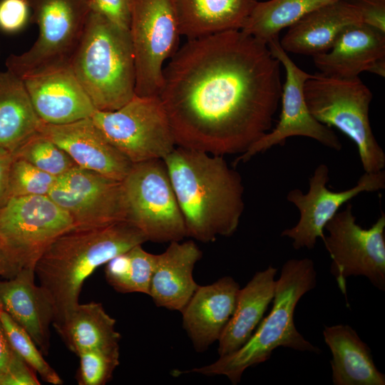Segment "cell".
Wrapping results in <instances>:
<instances>
[{
    "label": "cell",
    "instance_id": "cell-1",
    "mask_svg": "<svg viewBox=\"0 0 385 385\" xmlns=\"http://www.w3.org/2000/svg\"><path fill=\"white\" fill-rule=\"evenodd\" d=\"M281 66L267 44L240 30L188 39L164 67L158 95L176 145L245 153L272 130Z\"/></svg>",
    "mask_w": 385,
    "mask_h": 385
},
{
    "label": "cell",
    "instance_id": "cell-2",
    "mask_svg": "<svg viewBox=\"0 0 385 385\" xmlns=\"http://www.w3.org/2000/svg\"><path fill=\"white\" fill-rule=\"evenodd\" d=\"M163 161L187 237L210 242L237 230L245 208L240 174L222 155L176 146Z\"/></svg>",
    "mask_w": 385,
    "mask_h": 385
},
{
    "label": "cell",
    "instance_id": "cell-3",
    "mask_svg": "<svg viewBox=\"0 0 385 385\" xmlns=\"http://www.w3.org/2000/svg\"><path fill=\"white\" fill-rule=\"evenodd\" d=\"M147 240L128 221L89 229L73 228L56 238L34 267L54 309L53 326L79 303L86 279L115 256Z\"/></svg>",
    "mask_w": 385,
    "mask_h": 385
},
{
    "label": "cell",
    "instance_id": "cell-4",
    "mask_svg": "<svg viewBox=\"0 0 385 385\" xmlns=\"http://www.w3.org/2000/svg\"><path fill=\"white\" fill-rule=\"evenodd\" d=\"M316 284L317 272L312 260H287L276 281L271 310L263 317L249 340L237 351L220 356L210 364L176 372L178 375L190 372L206 376L222 375L232 384H237L247 369L270 359L272 351L279 346L320 354V349L297 331L294 322L298 302Z\"/></svg>",
    "mask_w": 385,
    "mask_h": 385
},
{
    "label": "cell",
    "instance_id": "cell-5",
    "mask_svg": "<svg viewBox=\"0 0 385 385\" xmlns=\"http://www.w3.org/2000/svg\"><path fill=\"white\" fill-rule=\"evenodd\" d=\"M97 111H114L135 95V65L129 30L91 11L70 63Z\"/></svg>",
    "mask_w": 385,
    "mask_h": 385
},
{
    "label": "cell",
    "instance_id": "cell-6",
    "mask_svg": "<svg viewBox=\"0 0 385 385\" xmlns=\"http://www.w3.org/2000/svg\"><path fill=\"white\" fill-rule=\"evenodd\" d=\"M304 91L313 117L329 128H337L356 144L365 173L384 170L385 153L373 133L369 115L373 94L359 76L312 74Z\"/></svg>",
    "mask_w": 385,
    "mask_h": 385
},
{
    "label": "cell",
    "instance_id": "cell-7",
    "mask_svg": "<svg viewBox=\"0 0 385 385\" xmlns=\"http://www.w3.org/2000/svg\"><path fill=\"white\" fill-rule=\"evenodd\" d=\"M38 34L34 44L11 54L6 69L23 79L70 66L91 11V0H27Z\"/></svg>",
    "mask_w": 385,
    "mask_h": 385
},
{
    "label": "cell",
    "instance_id": "cell-8",
    "mask_svg": "<svg viewBox=\"0 0 385 385\" xmlns=\"http://www.w3.org/2000/svg\"><path fill=\"white\" fill-rule=\"evenodd\" d=\"M126 221L147 241L171 242L187 237L184 218L163 159L133 163L122 180Z\"/></svg>",
    "mask_w": 385,
    "mask_h": 385
},
{
    "label": "cell",
    "instance_id": "cell-9",
    "mask_svg": "<svg viewBox=\"0 0 385 385\" xmlns=\"http://www.w3.org/2000/svg\"><path fill=\"white\" fill-rule=\"evenodd\" d=\"M106 138L133 164L164 159L177 146L158 96L134 97L114 111L91 117Z\"/></svg>",
    "mask_w": 385,
    "mask_h": 385
},
{
    "label": "cell",
    "instance_id": "cell-10",
    "mask_svg": "<svg viewBox=\"0 0 385 385\" xmlns=\"http://www.w3.org/2000/svg\"><path fill=\"white\" fill-rule=\"evenodd\" d=\"M328 232L322 241L332 259L330 272L346 296V279L366 277L385 291V214L368 229L356 223L352 205L347 203L325 225Z\"/></svg>",
    "mask_w": 385,
    "mask_h": 385
},
{
    "label": "cell",
    "instance_id": "cell-11",
    "mask_svg": "<svg viewBox=\"0 0 385 385\" xmlns=\"http://www.w3.org/2000/svg\"><path fill=\"white\" fill-rule=\"evenodd\" d=\"M74 228L72 219L48 195L11 197L0 210V240L19 268H34L47 247Z\"/></svg>",
    "mask_w": 385,
    "mask_h": 385
},
{
    "label": "cell",
    "instance_id": "cell-12",
    "mask_svg": "<svg viewBox=\"0 0 385 385\" xmlns=\"http://www.w3.org/2000/svg\"><path fill=\"white\" fill-rule=\"evenodd\" d=\"M129 33L135 65V95L158 96L165 61L178 48L173 0H130Z\"/></svg>",
    "mask_w": 385,
    "mask_h": 385
},
{
    "label": "cell",
    "instance_id": "cell-13",
    "mask_svg": "<svg viewBox=\"0 0 385 385\" xmlns=\"http://www.w3.org/2000/svg\"><path fill=\"white\" fill-rule=\"evenodd\" d=\"M267 46L272 54L284 67L286 77L282 85V110L275 127L240 155L233 165L245 163L254 155L264 153L272 147L284 145L287 138L294 136L309 138L334 150L342 148L339 138L331 128L316 120L307 107L304 86L312 74L301 69L281 46L279 38L271 40Z\"/></svg>",
    "mask_w": 385,
    "mask_h": 385
},
{
    "label": "cell",
    "instance_id": "cell-14",
    "mask_svg": "<svg viewBox=\"0 0 385 385\" xmlns=\"http://www.w3.org/2000/svg\"><path fill=\"white\" fill-rule=\"evenodd\" d=\"M48 195L67 212L74 228H98L126 220L122 181L78 166L58 177Z\"/></svg>",
    "mask_w": 385,
    "mask_h": 385
},
{
    "label": "cell",
    "instance_id": "cell-15",
    "mask_svg": "<svg viewBox=\"0 0 385 385\" xmlns=\"http://www.w3.org/2000/svg\"><path fill=\"white\" fill-rule=\"evenodd\" d=\"M329 171L326 164L319 165L309 179V190L306 193L295 188L287 195V200L299 210L300 217L297 224L284 230L281 236L292 239L295 250L314 248L317 239L322 240L324 237L325 225L344 203L361 192H375L385 188V171L382 170L364 172L354 187L332 191L327 186Z\"/></svg>",
    "mask_w": 385,
    "mask_h": 385
},
{
    "label": "cell",
    "instance_id": "cell-16",
    "mask_svg": "<svg viewBox=\"0 0 385 385\" xmlns=\"http://www.w3.org/2000/svg\"><path fill=\"white\" fill-rule=\"evenodd\" d=\"M38 132L58 145L83 169L122 181L133 165L109 143L91 118L61 125L41 123Z\"/></svg>",
    "mask_w": 385,
    "mask_h": 385
},
{
    "label": "cell",
    "instance_id": "cell-17",
    "mask_svg": "<svg viewBox=\"0 0 385 385\" xmlns=\"http://www.w3.org/2000/svg\"><path fill=\"white\" fill-rule=\"evenodd\" d=\"M42 123L61 125L91 118L96 111L70 66L22 79Z\"/></svg>",
    "mask_w": 385,
    "mask_h": 385
},
{
    "label": "cell",
    "instance_id": "cell-18",
    "mask_svg": "<svg viewBox=\"0 0 385 385\" xmlns=\"http://www.w3.org/2000/svg\"><path fill=\"white\" fill-rule=\"evenodd\" d=\"M327 76L351 78L362 72L385 76V32L364 22L347 26L326 53L312 56Z\"/></svg>",
    "mask_w": 385,
    "mask_h": 385
},
{
    "label": "cell",
    "instance_id": "cell-19",
    "mask_svg": "<svg viewBox=\"0 0 385 385\" xmlns=\"http://www.w3.org/2000/svg\"><path fill=\"white\" fill-rule=\"evenodd\" d=\"M240 289L230 276L198 285L181 311L183 328L197 351H204L218 342L235 311Z\"/></svg>",
    "mask_w": 385,
    "mask_h": 385
},
{
    "label": "cell",
    "instance_id": "cell-20",
    "mask_svg": "<svg viewBox=\"0 0 385 385\" xmlns=\"http://www.w3.org/2000/svg\"><path fill=\"white\" fill-rule=\"evenodd\" d=\"M363 22L354 0H332L288 27L279 43L287 53L314 56L327 52L349 25Z\"/></svg>",
    "mask_w": 385,
    "mask_h": 385
},
{
    "label": "cell",
    "instance_id": "cell-21",
    "mask_svg": "<svg viewBox=\"0 0 385 385\" xmlns=\"http://www.w3.org/2000/svg\"><path fill=\"white\" fill-rule=\"evenodd\" d=\"M0 309L29 334L43 355H48L54 309L44 289L35 283L34 268L21 269L13 277L0 280Z\"/></svg>",
    "mask_w": 385,
    "mask_h": 385
},
{
    "label": "cell",
    "instance_id": "cell-22",
    "mask_svg": "<svg viewBox=\"0 0 385 385\" xmlns=\"http://www.w3.org/2000/svg\"><path fill=\"white\" fill-rule=\"evenodd\" d=\"M201 257L193 240L171 242L155 255L148 295L157 307L181 312L198 287L193 270Z\"/></svg>",
    "mask_w": 385,
    "mask_h": 385
},
{
    "label": "cell",
    "instance_id": "cell-23",
    "mask_svg": "<svg viewBox=\"0 0 385 385\" xmlns=\"http://www.w3.org/2000/svg\"><path fill=\"white\" fill-rule=\"evenodd\" d=\"M277 272L270 265L240 289L235 311L218 340L220 356L237 351L252 335L274 298Z\"/></svg>",
    "mask_w": 385,
    "mask_h": 385
},
{
    "label": "cell",
    "instance_id": "cell-24",
    "mask_svg": "<svg viewBox=\"0 0 385 385\" xmlns=\"http://www.w3.org/2000/svg\"><path fill=\"white\" fill-rule=\"evenodd\" d=\"M334 385H384L385 375L376 368L370 348L349 325L324 326Z\"/></svg>",
    "mask_w": 385,
    "mask_h": 385
},
{
    "label": "cell",
    "instance_id": "cell-25",
    "mask_svg": "<svg viewBox=\"0 0 385 385\" xmlns=\"http://www.w3.org/2000/svg\"><path fill=\"white\" fill-rule=\"evenodd\" d=\"M258 0H173L180 34L194 39L240 30Z\"/></svg>",
    "mask_w": 385,
    "mask_h": 385
},
{
    "label": "cell",
    "instance_id": "cell-26",
    "mask_svg": "<svg viewBox=\"0 0 385 385\" xmlns=\"http://www.w3.org/2000/svg\"><path fill=\"white\" fill-rule=\"evenodd\" d=\"M41 123L23 80L7 69L0 71V149L14 153Z\"/></svg>",
    "mask_w": 385,
    "mask_h": 385
},
{
    "label": "cell",
    "instance_id": "cell-27",
    "mask_svg": "<svg viewBox=\"0 0 385 385\" xmlns=\"http://www.w3.org/2000/svg\"><path fill=\"white\" fill-rule=\"evenodd\" d=\"M115 323L101 303L91 302L76 304L53 327L67 347L78 355L88 349L119 346L121 336Z\"/></svg>",
    "mask_w": 385,
    "mask_h": 385
},
{
    "label": "cell",
    "instance_id": "cell-28",
    "mask_svg": "<svg viewBox=\"0 0 385 385\" xmlns=\"http://www.w3.org/2000/svg\"><path fill=\"white\" fill-rule=\"evenodd\" d=\"M320 6L317 0L258 1L240 31L267 44L279 38L282 30Z\"/></svg>",
    "mask_w": 385,
    "mask_h": 385
},
{
    "label": "cell",
    "instance_id": "cell-29",
    "mask_svg": "<svg viewBox=\"0 0 385 385\" xmlns=\"http://www.w3.org/2000/svg\"><path fill=\"white\" fill-rule=\"evenodd\" d=\"M155 255L138 245L122 252L106 264L105 277L116 292L149 294Z\"/></svg>",
    "mask_w": 385,
    "mask_h": 385
},
{
    "label": "cell",
    "instance_id": "cell-30",
    "mask_svg": "<svg viewBox=\"0 0 385 385\" xmlns=\"http://www.w3.org/2000/svg\"><path fill=\"white\" fill-rule=\"evenodd\" d=\"M0 322L11 347L26 364L45 382L53 385L63 384L60 376L44 359L29 334L1 309Z\"/></svg>",
    "mask_w": 385,
    "mask_h": 385
},
{
    "label": "cell",
    "instance_id": "cell-31",
    "mask_svg": "<svg viewBox=\"0 0 385 385\" xmlns=\"http://www.w3.org/2000/svg\"><path fill=\"white\" fill-rule=\"evenodd\" d=\"M13 153L56 178L78 166L66 151L38 132Z\"/></svg>",
    "mask_w": 385,
    "mask_h": 385
},
{
    "label": "cell",
    "instance_id": "cell-32",
    "mask_svg": "<svg viewBox=\"0 0 385 385\" xmlns=\"http://www.w3.org/2000/svg\"><path fill=\"white\" fill-rule=\"evenodd\" d=\"M119 346L92 349L77 356L80 364L76 374L79 385H105L120 364Z\"/></svg>",
    "mask_w": 385,
    "mask_h": 385
},
{
    "label": "cell",
    "instance_id": "cell-33",
    "mask_svg": "<svg viewBox=\"0 0 385 385\" xmlns=\"http://www.w3.org/2000/svg\"><path fill=\"white\" fill-rule=\"evenodd\" d=\"M56 180V177L14 155L9 178L10 198L29 195H48Z\"/></svg>",
    "mask_w": 385,
    "mask_h": 385
},
{
    "label": "cell",
    "instance_id": "cell-34",
    "mask_svg": "<svg viewBox=\"0 0 385 385\" xmlns=\"http://www.w3.org/2000/svg\"><path fill=\"white\" fill-rule=\"evenodd\" d=\"M36 374L14 351L0 322V385H39Z\"/></svg>",
    "mask_w": 385,
    "mask_h": 385
},
{
    "label": "cell",
    "instance_id": "cell-35",
    "mask_svg": "<svg viewBox=\"0 0 385 385\" xmlns=\"http://www.w3.org/2000/svg\"><path fill=\"white\" fill-rule=\"evenodd\" d=\"M27 0L0 1V29L13 34L21 31L30 18Z\"/></svg>",
    "mask_w": 385,
    "mask_h": 385
},
{
    "label": "cell",
    "instance_id": "cell-36",
    "mask_svg": "<svg viewBox=\"0 0 385 385\" xmlns=\"http://www.w3.org/2000/svg\"><path fill=\"white\" fill-rule=\"evenodd\" d=\"M91 9L113 24L129 30L130 0H91Z\"/></svg>",
    "mask_w": 385,
    "mask_h": 385
},
{
    "label": "cell",
    "instance_id": "cell-37",
    "mask_svg": "<svg viewBox=\"0 0 385 385\" xmlns=\"http://www.w3.org/2000/svg\"><path fill=\"white\" fill-rule=\"evenodd\" d=\"M362 21L385 32V0H354Z\"/></svg>",
    "mask_w": 385,
    "mask_h": 385
},
{
    "label": "cell",
    "instance_id": "cell-38",
    "mask_svg": "<svg viewBox=\"0 0 385 385\" xmlns=\"http://www.w3.org/2000/svg\"><path fill=\"white\" fill-rule=\"evenodd\" d=\"M14 154L0 149V210L10 200L9 178Z\"/></svg>",
    "mask_w": 385,
    "mask_h": 385
},
{
    "label": "cell",
    "instance_id": "cell-39",
    "mask_svg": "<svg viewBox=\"0 0 385 385\" xmlns=\"http://www.w3.org/2000/svg\"><path fill=\"white\" fill-rule=\"evenodd\" d=\"M19 271V268L9 257L0 240V277L11 278Z\"/></svg>",
    "mask_w": 385,
    "mask_h": 385
},
{
    "label": "cell",
    "instance_id": "cell-40",
    "mask_svg": "<svg viewBox=\"0 0 385 385\" xmlns=\"http://www.w3.org/2000/svg\"><path fill=\"white\" fill-rule=\"evenodd\" d=\"M317 1L320 5H323V4H325L328 3V2H329L332 0H317Z\"/></svg>",
    "mask_w": 385,
    "mask_h": 385
}]
</instances>
